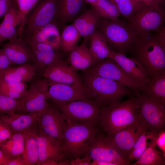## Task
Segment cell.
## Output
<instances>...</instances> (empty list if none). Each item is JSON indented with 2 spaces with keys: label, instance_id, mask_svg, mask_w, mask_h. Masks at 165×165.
Returning a JSON list of instances; mask_svg holds the SVG:
<instances>
[{
  "label": "cell",
  "instance_id": "obj_1",
  "mask_svg": "<svg viewBox=\"0 0 165 165\" xmlns=\"http://www.w3.org/2000/svg\"><path fill=\"white\" fill-rule=\"evenodd\" d=\"M129 51L131 58L141 66L150 79L165 72V44L160 41L157 32L139 35Z\"/></svg>",
  "mask_w": 165,
  "mask_h": 165
},
{
  "label": "cell",
  "instance_id": "obj_2",
  "mask_svg": "<svg viewBox=\"0 0 165 165\" xmlns=\"http://www.w3.org/2000/svg\"><path fill=\"white\" fill-rule=\"evenodd\" d=\"M63 115V138L62 143L65 158L83 157L95 138L97 125L75 122Z\"/></svg>",
  "mask_w": 165,
  "mask_h": 165
},
{
  "label": "cell",
  "instance_id": "obj_3",
  "mask_svg": "<svg viewBox=\"0 0 165 165\" xmlns=\"http://www.w3.org/2000/svg\"><path fill=\"white\" fill-rule=\"evenodd\" d=\"M140 117L135 96L132 95L123 102L102 107L98 125L106 134H114L130 126Z\"/></svg>",
  "mask_w": 165,
  "mask_h": 165
},
{
  "label": "cell",
  "instance_id": "obj_4",
  "mask_svg": "<svg viewBox=\"0 0 165 165\" xmlns=\"http://www.w3.org/2000/svg\"><path fill=\"white\" fill-rule=\"evenodd\" d=\"M82 81L92 99L102 107L118 103L125 96L135 95L126 86L97 75L84 73Z\"/></svg>",
  "mask_w": 165,
  "mask_h": 165
},
{
  "label": "cell",
  "instance_id": "obj_5",
  "mask_svg": "<svg viewBox=\"0 0 165 165\" xmlns=\"http://www.w3.org/2000/svg\"><path fill=\"white\" fill-rule=\"evenodd\" d=\"M97 28L112 50L125 54L129 51L138 37L128 23L118 19L109 20L101 18Z\"/></svg>",
  "mask_w": 165,
  "mask_h": 165
},
{
  "label": "cell",
  "instance_id": "obj_6",
  "mask_svg": "<svg viewBox=\"0 0 165 165\" xmlns=\"http://www.w3.org/2000/svg\"><path fill=\"white\" fill-rule=\"evenodd\" d=\"M165 21L163 6L155 2H144L127 23L138 36L145 32H158Z\"/></svg>",
  "mask_w": 165,
  "mask_h": 165
},
{
  "label": "cell",
  "instance_id": "obj_7",
  "mask_svg": "<svg viewBox=\"0 0 165 165\" xmlns=\"http://www.w3.org/2000/svg\"><path fill=\"white\" fill-rule=\"evenodd\" d=\"M51 103L63 115L72 121L98 125L102 107L93 100L73 101L61 103Z\"/></svg>",
  "mask_w": 165,
  "mask_h": 165
},
{
  "label": "cell",
  "instance_id": "obj_8",
  "mask_svg": "<svg viewBox=\"0 0 165 165\" xmlns=\"http://www.w3.org/2000/svg\"><path fill=\"white\" fill-rule=\"evenodd\" d=\"M26 94L20 99L17 113H36L39 114L48 106V80L36 76L29 83Z\"/></svg>",
  "mask_w": 165,
  "mask_h": 165
},
{
  "label": "cell",
  "instance_id": "obj_9",
  "mask_svg": "<svg viewBox=\"0 0 165 165\" xmlns=\"http://www.w3.org/2000/svg\"><path fill=\"white\" fill-rule=\"evenodd\" d=\"M83 71L84 73L97 75L120 83L133 90L136 95L142 91L143 87L111 58H107Z\"/></svg>",
  "mask_w": 165,
  "mask_h": 165
},
{
  "label": "cell",
  "instance_id": "obj_10",
  "mask_svg": "<svg viewBox=\"0 0 165 165\" xmlns=\"http://www.w3.org/2000/svg\"><path fill=\"white\" fill-rule=\"evenodd\" d=\"M148 130L146 122L140 116L136 121L125 129L105 136L110 144L128 159L134 144L141 134Z\"/></svg>",
  "mask_w": 165,
  "mask_h": 165
},
{
  "label": "cell",
  "instance_id": "obj_11",
  "mask_svg": "<svg viewBox=\"0 0 165 165\" xmlns=\"http://www.w3.org/2000/svg\"><path fill=\"white\" fill-rule=\"evenodd\" d=\"M138 112L146 122L148 130L164 129L165 105L153 101L144 94L135 95Z\"/></svg>",
  "mask_w": 165,
  "mask_h": 165
},
{
  "label": "cell",
  "instance_id": "obj_12",
  "mask_svg": "<svg viewBox=\"0 0 165 165\" xmlns=\"http://www.w3.org/2000/svg\"><path fill=\"white\" fill-rule=\"evenodd\" d=\"M88 156L91 160L110 162L115 165L131 164L130 160L110 144L105 135L98 131L84 156Z\"/></svg>",
  "mask_w": 165,
  "mask_h": 165
},
{
  "label": "cell",
  "instance_id": "obj_13",
  "mask_svg": "<svg viewBox=\"0 0 165 165\" xmlns=\"http://www.w3.org/2000/svg\"><path fill=\"white\" fill-rule=\"evenodd\" d=\"M57 5V0H41L39 2L26 17L22 33L24 37L53 21L56 18Z\"/></svg>",
  "mask_w": 165,
  "mask_h": 165
},
{
  "label": "cell",
  "instance_id": "obj_14",
  "mask_svg": "<svg viewBox=\"0 0 165 165\" xmlns=\"http://www.w3.org/2000/svg\"><path fill=\"white\" fill-rule=\"evenodd\" d=\"M47 94L52 103H64L70 101L92 99L90 93L85 87H78L53 82L48 80Z\"/></svg>",
  "mask_w": 165,
  "mask_h": 165
},
{
  "label": "cell",
  "instance_id": "obj_15",
  "mask_svg": "<svg viewBox=\"0 0 165 165\" xmlns=\"http://www.w3.org/2000/svg\"><path fill=\"white\" fill-rule=\"evenodd\" d=\"M42 77L57 83L78 87H85L82 81L75 71L62 58L52 63L44 71Z\"/></svg>",
  "mask_w": 165,
  "mask_h": 165
},
{
  "label": "cell",
  "instance_id": "obj_16",
  "mask_svg": "<svg viewBox=\"0 0 165 165\" xmlns=\"http://www.w3.org/2000/svg\"><path fill=\"white\" fill-rule=\"evenodd\" d=\"M63 115L51 102L39 115L37 130L59 141L62 144L63 138Z\"/></svg>",
  "mask_w": 165,
  "mask_h": 165
},
{
  "label": "cell",
  "instance_id": "obj_17",
  "mask_svg": "<svg viewBox=\"0 0 165 165\" xmlns=\"http://www.w3.org/2000/svg\"><path fill=\"white\" fill-rule=\"evenodd\" d=\"M23 39L28 43L32 53L34 57L33 64L37 76H42L44 71L52 63L62 58L58 50L28 38H24Z\"/></svg>",
  "mask_w": 165,
  "mask_h": 165
},
{
  "label": "cell",
  "instance_id": "obj_18",
  "mask_svg": "<svg viewBox=\"0 0 165 165\" xmlns=\"http://www.w3.org/2000/svg\"><path fill=\"white\" fill-rule=\"evenodd\" d=\"M26 18L14 4L0 24V44L4 41L22 37Z\"/></svg>",
  "mask_w": 165,
  "mask_h": 165
},
{
  "label": "cell",
  "instance_id": "obj_19",
  "mask_svg": "<svg viewBox=\"0 0 165 165\" xmlns=\"http://www.w3.org/2000/svg\"><path fill=\"white\" fill-rule=\"evenodd\" d=\"M37 140L38 148V165H41L47 160L59 163L65 158L61 144L55 138L37 130Z\"/></svg>",
  "mask_w": 165,
  "mask_h": 165
},
{
  "label": "cell",
  "instance_id": "obj_20",
  "mask_svg": "<svg viewBox=\"0 0 165 165\" xmlns=\"http://www.w3.org/2000/svg\"><path fill=\"white\" fill-rule=\"evenodd\" d=\"M39 114L13 112L0 115V120L13 133L37 131Z\"/></svg>",
  "mask_w": 165,
  "mask_h": 165
},
{
  "label": "cell",
  "instance_id": "obj_21",
  "mask_svg": "<svg viewBox=\"0 0 165 165\" xmlns=\"http://www.w3.org/2000/svg\"><path fill=\"white\" fill-rule=\"evenodd\" d=\"M2 45V49L12 65L27 63L33 64L34 57L31 48L22 37L9 41Z\"/></svg>",
  "mask_w": 165,
  "mask_h": 165
},
{
  "label": "cell",
  "instance_id": "obj_22",
  "mask_svg": "<svg viewBox=\"0 0 165 165\" xmlns=\"http://www.w3.org/2000/svg\"><path fill=\"white\" fill-rule=\"evenodd\" d=\"M108 58L115 61L131 77L143 87L150 79L141 66L125 54L112 50Z\"/></svg>",
  "mask_w": 165,
  "mask_h": 165
},
{
  "label": "cell",
  "instance_id": "obj_23",
  "mask_svg": "<svg viewBox=\"0 0 165 165\" xmlns=\"http://www.w3.org/2000/svg\"><path fill=\"white\" fill-rule=\"evenodd\" d=\"M37 76L33 64L12 66L0 72V81L27 83Z\"/></svg>",
  "mask_w": 165,
  "mask_h": 165
},
{
  "label": "cell",
  "instance_id": "obj_24",
  "mask_svg": "<svg viewBox=\"0 0 165 165\" xmlns=\"http://www.w3.org/2000/svg\"><path fill=\"white\" fill-rule=\"evenodd\" d=\"M53 21L24 38L48 45L55 49L59 50L61 49V33L57 24Z\"/></svg>",
  "mask_w": 165,
  "mask_h": 165
},
{
  "label": "cell",
  "instance_id": "obj_25",
  "mask_svg": "<svg viewBox=\"0 0 165 165\" xmlns=\"http://www.w3.org/2000/svg\"><path fill=\"white\" fill-rule=\"evenodd\" d=\"M101 18L92 8L88 9L77 16L72 24L81 37L90 38L97 30Z\"/></svg>",
  "mask_w": 165,
  "mask_h": 165
},
{
  "label": "cell",
  "instance_id": "obj_26",
  "mask_svg": "<svg viewBox=\"0 0 165 165\" xmlns=\"http://www.w3.org/2000/svg\"><path fill=\"white\" fill-rule=\"evenodd\" d=\"M69 53L68 64L75 71H84L98 63L84 43L76 46Z\"/></svg>",
  "mask_w": 165,
  "mask_h": 165
},
{
  "label": "cell",
  "instance_id": "obj_27",
  "mask_svg": "<svg viewBox=\"0 0 165 165\" xmlns=\"http://www.w3.org/2000/svg\"><path fill=\"white\" fill-rule=\"evenodd\" d=\"M84 0H57L56 18L62 24L74 19L82 6Z\"/></svg>",
  "mask_w": 165,
  "mask_h": 165
},
{
  "label": "cell",
  "instance_id": "obj_28",
  "mask_svg": "<svg viewBox=\"0 0 165 165\" xmlns=\"http://www.w3.org/2000/svg\"><path fill=\"white\" fill-rule=\"evenodd\" d=\"M142 92L151 100L165 105V72L150 79Z\"/></svg>",
  "mask_w": 165,
  "mask_h": 165
},
{
  "label": "cell",
  "instance_id": "obj_29",
  "mask_svg": "<svg viewBox=\"0 0 165 165\" xmlns=\"http://www.w3.org/2000/svg\"><path fill=\"white\" fill-rule=\"evenodd\" d=\"M90 38V46L89 49L97 62L108 58L112 50L101 32L97 29Z\"/></svg>",
  "mask_w": 165,
  "mask_h": 165
},
{
  "label": "cell",
  "instance_id": "obj_30",
  "mask_svg": "<svg viewBox=\"0 0 165 165\" xmlns=\"http://www.w3.org/2000/svg\"><path fill=\"white\" fill-rule=\"evenodd\" d=\"M25 144L24 134L15 133L8 139L0 145V148L11 159L23 155Z\"/></svg>",
  "mask_w": 165,
  "mask_h": 165
},
{
  "label": "cell",
  "instance_id": "obj_31",
  "mask_svg": "<svg viewBox=\"0 0 165 165\" xmlns=\"http://www.w3.org/2000/svg\"><path fill=\"white\" fill-rule=\"evenodd\" d=\"M156 147L155 140L152 141L139 158L131 165H165V154Z\"/></svg>",
  "mask_w": 165,
  "mask_h": 165
},
{
  "label": "cell",
  "instance_id": "obj_32",
  "mask_svg": "<svg viewBox=\"0 0 165 165\" xmlns=\"http://www.w3.org/2000/svg\"><path fill=\"white\" fill-rule=\"evenodd\" d=\"M24 134L25 147L22 155L26 165H37L38 161V148L37 140V131Z\"/></svg>",
  "mask_w": 165,
  "mask_h": 165
},
{
  "label": "cell",
  "instance_id": "obj_33",
  "mask_svg": "<svg viewBox=\"0 0 165 165\" xmlns=\"http://www.w3.org/2000/svg\"><path fill=\"white\" fill-rule=\"evenodd\" d=\"M81 35L72 24L65 26L60 34V49L69 53L77 46Z\"/></svg>",
  "mask_w": 165,
  "mask_h": 165
},
{
  "label": "cell",
  "instance_id": "obj_34",
  "mask_svg": "<svg viewBox=\"0 0 165 165\" xmlns=\"http://www.w3.org/2000/svg\"><path fill=\"white\" fill-rule=\"evenodd\" d=\"M158 131L147 130L144 131L134 145L128 157L131 161L137 160L153 140Z\"/></svg>",
  "mask_w": 165,
  "mask_h": 165
},
{
  "label": "cell",
  "instance_id": "obj_35",
  "mask_svg": "<svg viewBox=\"0 0 165 165\" xmlns=\"http://www.w3.org/2000/svg\"><path fill=\"white\" fill-rule=\"evenodd\" d=\"M91 6L92 8L102 19L116 20L120 15L115 4L109 0H97Z\"/></svg>",
  "mask_w": 165,
  "mask_h": 165
},
{
  "label": "cell",
  "instance_id": "obj_36",
  "mask_svg": "<svg viewBox=\"0 0 165 165\" xmlns=\"http://www.w3.org/2000/svg\"><path fill=\"white\" fill-rule=\"evenodd\" d=\"M120 13L129 20L136 13L144 2L137 0H113Z\"/></svg>",
  "mask_w": 165,
  "mask_h": 165
},
{
  "label": "cell",
  "instance_id": "obj_37",
  "mask_svg": "<svg viewBox=\"0 0 165 165\" xmlns=\"http://www.w3.org/2000/svg\"><path fill=\"white\" fill-rule=\"evenodd\" d=\"M24 88L22 82L0 81V94L12 98H22L26 94L23 93Z\"/></svg>",
  "mask_w": 165,
  "mask_h": 165
},
{
  "label": "cell",
  "instance_id": "obj_38",
  "mask_svg": "<svg viewBox=\"0 0 165 165\" xmlns=\"http://www.w3.org/2000/svg\"><path fill=\"white\" fill-rule=\"evenodd\" d=\"M20 105V99H16L0 94V115L17 112Z\"/></svg>",
  "mask_w": 165,
  "mask_h": 165
},
{
  "label": "cell",
  "instance_id": "obj_39",
  "mask_svg": "<svg viewBox=\"0 0 165 165\" xmlns=\"http://www.w3.org/2000/svg\"><path fill=\"white\" fill-rule=\"evenodd\" d=\"M41 0H15L20 12L26 18L31 11Z\"/></svg>",
  "mask_w": 165,
  "mask_h": 165
},
{
  "label": "cell",
  "instance_id": "obj_40",
  "mask_svg": "<svg viewBox=\"0 0 165 165\" xmlns=\"http://www.w3.org/2000/svg\"><path fill=\"white\" fill-rule=\"evenodd\" d=\"M14 133L0 120V145L9 138Z\"/></svg>",
  "mask_w": 165,
  "mask_h": 165
},
{
  "label": "cell",
  "instance_id": "obj_41",
  "mask_svg": "<svg viewBox=\"0 0 165 165\" xmlns=\"http://www.w3.org/2000/svg\"><path fill=\"white\" fill-rule=\"evenodd\" d=\"M155 143L159 149L165 154V129L159 131L155 139Z\"/></svg>",
  "mask_w": 165,
  "mask_h": 165
},
{
  "label": "cell",
  "instance_id": "obj_42",
  "mask_svg": "<svg viewBox=\"0 0 165 165\" xmlns=\"http://www.w3.org/2000/svg\"><path fill=\"white\" fill-rule=\"evenodd\" d=\"M14 1L15 0H0V19L7 13Z\"/></svg>",
  "mask_w": 165,
  "mask_h": 165
},
{
  "label": "cell",
  "instance_id": "obj_43",
  "mask_svg": "<svg viewBox=\"0 0 165 165\" xmlns=\"http://www.w3.org/2000/svg\"><path fill=\"white\" fill-rule=\"evenodd\" d=\"M92 160L87 156L71 160V165H90Z\"/></svg>",
  "mask_w": 165,
  "mask_h": 165
},
{
  "label": "cell",
  "instance_id": "obj_44",
  "mask_svg": "<svg viewBox=\"0 0 165 165\" xmlns=\"http://www.w3.org/2000/svg\"><path fill=\"white\" fill-rule=\"evenodd\" d=\"M8 165H26L22 155L11 158Z\"/></svg>",
  "mask_w": 165,
  "mask_h": 165
},
{
  "label": "cell",
  "instance_id": "obj_45",
  "mask_svg": "<svg viewBox=\"0 0 165 165\" xmlns=\"http://www.w3.org/2000/svg\"><path fill=\"white\" fill-rule=\"evenodd\" d=\"M10 159L0 148V165H8Z\"/></svg>",
  "mask_w": 165,
  "mask_h": 165
},
{
  "label": "cell",
  "instance_id": "obj_46",
  "mask_svg": "<svg viewBox=\"0 0 165 165\" xmlns=\"http://www.w3.org/2000/svg\"><path fill=\"white\" fill-rule=\"evenodd\" d=\"M90 165H115L114 163L100 161L92 160Z\"/></svg>",
  "mask_w": 165,
  "mask_h": 165
},
{
  "label": "cell",
  "instance_id": "obj_47",
  "mask_svg": "<svg viewBox=\"0 0 165 165\" xmlns=\"http://www.w3.org/2000/svg\"><path fill=\"white\" fill-rule=\"evenodd\" d=\"M154 2L164 7L165 0H152Z\"/></svg>",
  "mask_w": 165,
  "mask_h": 165
},
{
  "label": "cell",
  "instance_id": "obj_48",
  "mask_svg": "<svg viewBox=\"0 0 165 165\" xmlns=\"http://www.w3.org/2000/svg\"><path fill=\"white\" fill-rule=\"evenodd\" d=\"M87 2L90 3L91 5L95 2L97 0H84Z\"/></svg>",
  "mask_w": 165,
  "mask_h": 165
},
{
  "label": "cell",
  "instance_id": "obj_49",
  "mask_svg": "<svg viewBox=\"0 0 165 165\" xmlns=\"http://www.w3.org/2000/svg\"><path fill=\"white\" fill-rule=\"evenodd\" d=\"M140 2H153L152 0H137Z\"/></svg>",
  "mask_w": 165,
  "mask_h": 165
},
{
  "label": "cell",
  "instance_id": "obj_50",
  "mask_svg": "<svg viewBox=\"0 0 165 165\" xmlns=\"http://www.w3.org/2000/svg\"><path fill=\"white\" fill-rule=\"evenodd\" d=\"M4 52L2 50V49L0 48V60L1 59V57L2 56V54Z\"/></svg>",
  "mask_w": 165,
  "mask_h": 165
},
{
  "label": "cell",
  "instance_id": "obj_51",
  "mask_svg": "<svg viewBox=\"0 0 165 165\" xmlns=\"http://www.w3.org/2000/svg\"><path fill=\"white\" fill-rule=\"evenodd\" d=\"M109 0L113 2V0Z\"/></svg>",
  "mask_w": 165,
  "mask_h": 165
}]
</instances>
